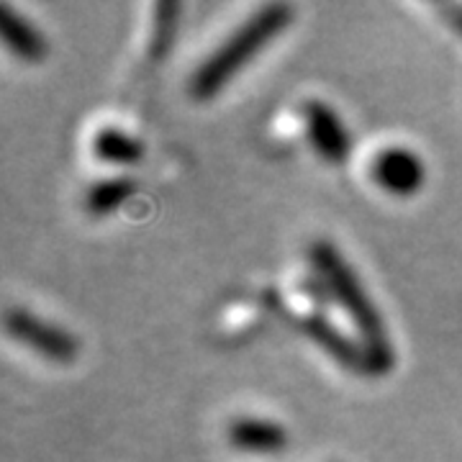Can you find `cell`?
Instances as JSON below:
<instances>
[{"instance_id": "6da1fadb", "label": "cell", "mask_w": 462, "mask_h": 462, "mask_svg": "<svg viewBox=\"0 0 462 462\" xmlns=\"http://www.w3.org/2000/svg\"><path fill=\"white\" fill-rule=\"evenodd\" d=\"M309 254L321 281L327 282V291L355 321V329L360 334V346L367 360V373H375V375L388 373L396 363L393 345L388 339V331L375 303L365 293L363 282L355 275V270L345 263V257L329 242H314Z\"/></svg>"}, {"instance_id": "7a4b0ae2", "label": "cell", "mask_w": 462, "mask_h": 462, "mask_svg": "<svg viewBox=\"0 0 462 462\" xmlns=\"http://www.w3.org/2000/svg\"><path fill=\"white\" fill-rule=\"evenodd\" d=\"M293 21V8L285 3H270L263 5L254 16H249L218 50L196 69L190 80L193 98L208 100L214 98L218 90H224L229 80L249 65L260 51L282 33Z\"/></svg>"}, {"instance_id": "3957f363", "label": "cell", "mask_w": 462, "mask_h": 462, "mask_svg": "<svg viewBox=\"0 0 462 462\" xmlns=\"http://www.w3.org/2000/svg\"><path fill=\"white\" fill-rule=\"evenodd\" d=\"M5 329L21 345L32 346L36 355L47 357L51 363H72L80 352L78 339L62 327L50 324L39 316L29 314L23 309H11L5 316Z\"/></svg>"}, {"instance_id": "277c9868", "label": "cell", "mask_w": 462, "mask_h": 462, "mask_svg": "<svg viewBox=\"0 0 462 462\" xmlns=\"http://www.w3.org/2000/svg\"><path fill=\"white\" fill-rule=\"evenodd\" d=\"M370 175L383 193L396 196V199H411L427 180L421 157L406 147L380 149L370 165Z\"/></svg>"}, {"instance_id": "5b68a950", "label": "cell", "mask_w": 462, "mask_h": 462, "mask_svg": "<svg viewBox=\"0 0 462 462\" xmlns=\"http://www.w3.org/2000/svg\"><path fill=\"white\" fill-rule=\"evenodd\" d=\"M303 116H306V134L316 154L331 165H342L352 152V139L339 114L324 100H309Z\"/></svg>"}, {"instance_id": "8992f818", "label": "cell", "mask_w": 462, "mask_h": 462, "mask_svg": "<svg viewBox=\"0 0 462 462\" xmlns=\"http://www.w3.org/2000/svg\"><path fill=\"white\" fill-rule=\"evenodd\" d=\"M226 437L234 449L249 455H278L291 445V434L282 424L273 419H254V416L234 419Z\"/></svg>"}, {"instance_id": "52a82bcc", "label": "cell", "mask_w": 462, "mask_h": 462, "mask_svg": "<svg viewBox=\"0 0 462 462\" xmlns=\"http://www.w3.org/2000/svg\"><path fill=\"white\" fill-rule=\"evenodd\" d=\"M300 331L314 339L316 345L321 346L324 352H329L331 357L345 367H355V370H367V360H365L363 346H357L355 342H349V337H345L342 331H337V327H331L324 316H309L300 321Z\"/></svg>"}, {"instance_id": "ba28073f", "label": "cell", "mask_w": 462, "mask_h": 462, "mask_svg": "<svg viewBox=\"0 0 462 462\" xmlns=\"http://www.w3.org/2000/svg\"><path fill=\"white\" fill-rule=\"evenodd\" d=\"M0 36H3V44L14 51L18 60L39 62L47 57L44 36L36 32L26 18L18 16L8 3H0Z\"/></svg>"}, {"instance_id": "9c48e42d", "label": "cell", "mask_w": 462, "mask_h": 462, "mask_svg": "<svg viewBox=\"0 0 462 462\" xmlns=\"http://www.w3.org/2000/svg\"><path fill=\"white\" fill-rule=\"evenodd\" d=\"M93 154L106 165H136L144 157L142 142L121 129H100L93 136Z\"/></svg>"}, {"instance_id": "30bf717a", "label": "cell", "mask_w": 462, "mask_h": 462, "mask_svg": "<svg viewBox=\"0 0 462 462\" xmlns=\"http://www.w3.org/2000/svg\"><path fill=\"white\" fill-rule=\"evenodd\" d=\"M136 182L129 178H108L96 180L85 193V208L93 216H108L132 199Z\"/></svg>"}, {"instance_id": "8fae6325", "label": "cell", "mask_w": 462, "mask_h": 462, "mask_svg": "<svg viewBox=\"0 0 462 462\" xmlns=\"http://www.w3.org/2000/svg\"><path fill=\"white\" fill-rule=\"evenodd\" d=\"M178 3H160L157 5V18H154V36H152V57H162L170 51L172 36L178 29Z\"/></svg>"}]
</instances>
